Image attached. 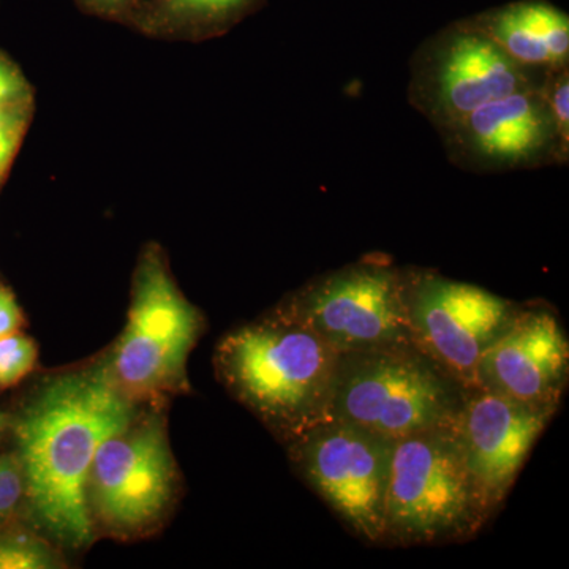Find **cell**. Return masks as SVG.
Listing matches in <instances>:
<instances>
[{
	"label": "cell",
	"mask_w": 569,
	"mask_h": 569,
	"mask_svg": "<svg viewBox=\"0 0 569 569\" xmlns=\"http://www.w3.org/2000/svg\"><path fill=\"white\" fill-rule=\"evenodd\" d=\"M132 418L118 381L108 372H89L56 378L18 419L26 492L41 523L62 541H91L88 486L93 460Z\"/></svg>",
	"instance_id": "1"
},
{
	"label": "cell",
	"mask_w": 569,
	"mask_h": 569,
	"mask_svg": "<svg viewBox=\"0 0 569 569\" xmlns=\"http://www.w3.org/2000/svg\"><path fill=\"white\" fill-rule=\"evenodd\" d=\"M339 358L290 309L238 329L219 348L228 387L288 441L331 421Z\"/></svg>",
	"instance_id": "2"
},
{
	"label": "cell",
	"mask_w": 569,
	"mask_h": 569,
	"mask_svg": "<svg viewBox=\"0 0 569 569\" xmlns=\"http://www.w3.org/2000/svg\"><path fill=\"white\" fill-rule=\"evenodd\" d=\"M490 516L451 425L396 440L383 545L462 541Z\"/></svg>",
	"instance_id": "3"
},
{
	"label": "cell",
	"mask_w": 569,
	"mask_h": 569,
	"mask_svg": "<svg viewBox=\"0 0 569 569\" xmlns=\"http://www.w3.org/2000/svg\"><path fill=\"white\" fill-rule=\"evenodd\" d=\"M467 388L413 346L340 355L331 419L400 440L451 425Z\"/></svg>",
	"instance_id": "4"
},
{
	"label": "cell",
	"mask_w": 569,
	"mask_h": 569,
	"mask_svg": "<svg viewBox=\"0 0 569 569\" xmlns=\"http://www.w3.org/2000/svg\"><path fill=\"white\" fill-rule=\"evenodd\" d=\"M408 293L410 271L372 254L320 277L288 309L339 355L408 347Z\"/></svg>",
	"instance_id": "5"
},
{
	"label": "cell",
	"mask_w": 569,
	"mask_h": 569,
	"mask_svg": "<svg viewBox=\"0 0 569 569\" xmlns=\"http://www.w3.org/2000/svg\"><path fill=\"white\" fill-rule=\"evenodd\" d=\"M396 440L350 422H321L290 440L291 458L356 537L380 545Z\"/></svg>",
	"instance_id": "6"
},
{
	"label": "cell",
	"mask_w": 569,
	"mask_h": 569,
	"mask_svg": "<svg viewBox=\"0 0 569 569\" xmlns=\"http://www.w3.org/2000/svg\"><path fill=\"white\" fill-rule=\"evenodd\" d=\"M545 71L508 58L473 26L451 29L417 52L410 102L437 130L459 122L482 104L538 84Z\"/></svg>",
	"instance_id": "7"
},
{
	"label": "cell",
	"mask_w": 569,
	"mask_h": 569,
	"mask_svg": "<svg viewBox=\"0 0 569 569\" xmlns=\"http://www.w3.org/2000/svg\"><path fill=\"white\" fill-rule=\"evenodd\" d=\"M519 306L477 287L429 271H410L411 342L463 388H478L479 359Z\"/></svg>",
	"instance_id": "8"
},
{
	"label": "cell",
	"mask_w": 569,
	"mask_h": 569,
	"mask_svg": "<svg viewBox=\"0 0 569 569\" xmlns=\"http://www.w3.org/2000/svg\"><path fill=\"white\" fill-rule=\"evenodd\" d=\"M198 328L197 310L159 258H149L138 274L129 321L116 350L114 380L138 395L170 387L182 376Z\"/></svg>",
	"instance_id": "9"
},
{
	"label": "cell",
	"mask_w": 569,
	"mask_h": 569,
	"mask_svg": "<svg viewBox=\"0 0 569 569\" xmlns=\"http://www.w3.org/2000/svg\"><path fill=\"white\" fill-rule=\"evenodd\" d=\"M556 408L535 407L489 389H467L451 426L475 485L496 512Z\"/></svg>",
	"instance_id": "10"
},
{
	"label": "cell",
	"mask_w": 569,
	"mask_h": 569,
	"mask_svg": "<svg viewBox=\"0 0 569 569\" xmlns=\"http://www.w3.org/2000/svg\"><path fill=\"white\" fill-rule=\"evenodd\" d=\"M541 81L482 104L441 130L451 159L481 171L563 163L568 157L557 140Z\"/></svg>",
	"instance_id": "11"
},
{
	"label": "cell",
	"mask_w": 569,
	"mask_h": 569,
	"mask_svg": "<svg viewBox=\"0 0 569 569\" xmlns=\"http://www.w3.org/2000/svg\"><path fill=\"white\" fill-rule=\"evenodd\" d=\"M173 458L160 425L148 422L116 433L97 452L89 477L100 518L116 529L156 519L173 490Z\"/></svg>",
	"instance_id": "12"
},
{
	"label": "cell",
	"mask_w": 569,
	"mask_h": 569,
	"mask_svg": "<svg viewBox=\"0 0 569 569\" xmlns=\"http://www.w3.org/2000/svg\"><path fill=\"white\" fill-rule=\"evenodd\" d=\"M569 372V343L545 307H519L511 323L479 359L478 388L535 407L559 410Z\"/></svg>",
	"instance_id": "13"
},
{
	"label": "cell",
	"mask_w": 569,
	"mask_h": 569,
	"mask_svg": "<svg viewBox=\"0 0 569 569\" xmlns=\"http://www.w3.org/2000/svg\"><path fill=\"white\" fill-rule=\"evenodd\" d=\"M473 28L527 69L568 67L569 20L549 3H512L482 18Z\"/></svg>",
	"instance_id": "14"
},
{
	"label": "cell",
	"mask_w": 569,
	"mask_h": 569,
	"mask_svg": "<svg viewBox=\"0 0 569 569\" xmlns=\"http://www.w3.org/2000/svg\"><path fill=\"white\" fill-rule=\"evenodd\" d=\"M56 567L51 550L28 535L0 537V569H50Z\"/></svg>",
	"instance_id": "15"
},
{
	"label": "cell",
	"mask_w": 569,
	"mask_h": 569,
	"mask_svg": "<svg viewBox=\"0 0 569 569\" xmlns=\"http://www.w3.org/2000/svg\"><path fill=\"white\" fill-rule=\"evenodd\" d=\"M37 347L32 339L18 332L0 337V388L13 387L32 372Z\"/></svg>",
	"instance_id": "16"
},
{
	"label": "cell",
	"mask_w": 569,
	"mask_h": 569,
	"mask_svg": "<svg viewBox=\"0 0 569 569\" xmlns=\"http://www.w3.org/2000/svg\"><path fill=\"white\" fill-rule=\"evenodd\" d=\"M542 96L550 118H552L553 129H556L557 140H559L561 152L568 157L569 148V74L568 67L563 69L546 70L541 81Z\"/></svg>",
	"instance_id": "17"
},
{
	"label": "cell",
	"mask_w": 569,
	"mask_h": 569,
	"mask_svg": "<svg viewBox=\"0 0 569 569\" xmlns=\"http://www.w3.org/2000/svg\"><path fill=\"white\" fill-rule=\"evenodd\" d=\"M247 0H162L163 13L178 20H219L233 13Z\"/></svg>",
	"instance_id": "18"
},
{
	"label": "cell",
	"mask_w": 569,
	"mask_h": 569,
	"mask_svg": "<svg viewBox=\"0 0 569 569\" xmlns=\"http://www.w3.org/2000/svg\"><path fill=\"white\" fill-rule=\"evenodd\" d=\"M24 479L20 460L11 456H0V519L10 515L20 500Z\"/></svg>",
	"instance_id": "19"
},
{
	"label": "cell",
	"mask_w": 569,
	"mask_h": 569,
	"mask_svg": "<svg viewBox=\"0 0 569 569\" xmlns=\"http://www.w3.org/2000/svg\"><path fill=\"white\" fill-rule=\"evenodd\" d=\"M24 93L26 82L20 71L0 59V108L18 103Z\"/></svg>",
	"instance_id": "20"
},
{
	"label": "cell",
	"mask_w": 569,
	"mask_h": 569,
	"mask_svg": "<svg viewBox=\"0 0 569 569\" xmlns=\"http://www.w3.org/2000/svg\"><path fill=\"white\" fill-rule=\"evenodd\" d=\"M22 323L20 306L13 293L0 288V337L17 332Z\"/></svg>",
	"instance_id": "21"
},
{
	"label": "cell",
	"mask_w": 569,
	"mask_h": 569,
	"mask_svg": "<svg viewBox=\"0 0 569 569\" xmlns=\"http://www.w3.org/2000/svg\"><path fill=\"white\" fill-rule=\"evenodd\" d=\"M26 119L28 116L18 103L0 108V138L20 141L24 132Z\"/></svg>",
	"instance_id": "22"
},
{
	"label": "cell",
	"mask_w": 569,
	"mask_h": 569,
	"mask_svg": "<svg viewBox=\"0 0 569 569\" xmlns=\"http://www.w3.org/2000/svg\"><path fill=\"white\" fill-rule=\"evenodd\" d=\"M18 144H20V142L0 138V178H2L7 167H9L11 159H13Z\"/></svg>",
	"instance_id": "23"
},
{
	"label": "cell",
	"mask_w": 569,
	"mask_h": 569,
	"mask_svg": "<svg viewBox=\"0 0 569 569\" xmlns=\"http://www.w3.org/2000/svg\"><path fill=\"white\" fill-rule=\"evenodd\" d=\"M89 2L93 3L96 7H100V9L108 10L121 6L126 0H89Z\"/></svg>",
	"instance_id": "24"
},
{
	"label": "cell",
	"mask_w": 569,
	"mask_h": 569,
	"mask_svg": "<svg viewBox=\"0 0 569 569\" xmlns=\"http://www.w3.org/2000/svg\"><path fill=\"white\" fill-rule=\"evenodd\" d=\"M7 426V419L3 417L2 411H0V433L3 432V429H6Z\"/></svg>",
	"instance_id": "25"
}]
</instances>
